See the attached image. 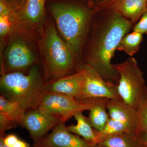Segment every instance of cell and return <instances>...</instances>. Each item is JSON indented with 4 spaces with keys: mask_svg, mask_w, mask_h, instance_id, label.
Returning a JSON list of instances; mask_svg holds the SVG:
<instances>
[{
    "mask_svg": "<svg viewBox=\"0 0 147 147\" xmlns=\"http://www.w3.org/2000/svg\"><path fill=\"white\" fill-rule=\"evenodd\" d=\"M34 145L41 147H96L70 132L63 121L55 127L50 134L34 142Z\"/></svg>",
    "mask_w": 147,
    "mask_h": 147,
    "instance_id": "cell-11",
    "label": "cell"
},
{
    "mask_svg": "<svg viewBox=\"0 0 147 147\" xmlns=\"http://www.w3.org/2000/svg\"><path fill=\"white\" fill-rule=\"evenodd\" d=\"M45 9L53 18L59 34L80 64L97 9L90 0H46Z\"/></svg>",
    "mask_w": 147,
    "mask_h": 147,
    "instance_id": "cell-2",
    "label": "cell"
},
{
    "mask_svg": "<svg viewBox=\"0 0 147 147\" xmlns=\"http://www.w3.org/2000/svg\"><path fill=\"white\" fill-rule=\"evenodd\" d=\"M85 73V82L81 95L76 98L82 103H92L100 98L121 99L117 90L118 84L104 80L91 67L82 63L79 65Z\"/></svg>",
    "mask_w": 147,
    "mask_h": 147,
    "instance_id": "cell-7",
    "label": "cell"
},
{
    "mask_svg": "<svg viewBox=\"0 0 147 147\" xmlns=\"http://www.w3.org/2000/svg\"><path fill=\"white\" fill-rule=\"evenodd\" d=\"M46 0H28L26 5L11 17L12 24L40 38L42 34Z\"/></svg>",
    "mask_w": 147,
    "mask_h": 147,
    "instance_id": "cell-9",
    "label": "cell"
},
{
    "mask_svg": "<svg viewBox=\"0 0 147 147\" xmlns=\"http://www.w3.org/2000/svg\"><path fill=\"white\" fill-rule=\"evenodd\" d=\"M94 103H82L73 98L46 92L40 98L37 107L59 116L66 122L76 113L90 111Z\"/></svg>",
    "mask_w": 147,
    "mask_h": 147,
    "instance_id": "cell-8",
    "label": "cell"
},
{
    "mask_svg": "<svg viewBox=\"0 0 147 147\" xmlns=\"http://www.w3.org/2000/svg\"><path fill=\"white\" fill-rule=\"evenodd\" d=\"M7 6L13 14L21 10L27 3L28 0H0Z\"/></svg>",
    "mask_w": 147,
    "mask_h": 147,
    "instance_id": "cell-24",
    "label": "cell"
},
{
    "mask_svg": "<svg viewBox=\"0 0 147 147\" xmlns=\"http://www.w3.org/2000/svg\"><path fill=\"white\" fill-rule=\"evenodd\" d=\"M26 112L18 104L0 96V113L22 126Z\"/></svg>",
    "mask_w": 147,
    "mask_h": 147,
    "instance_id": "cell-19",
    "label": "cell"
},
{
    "mask_svg": "<svg viewBox=\"0 0 147 147\" xmlns=\"http://www.w3.org/2000/svg\"><path fill=\"white\" fill-rule=\"evenodd\" d=\"M12 12L5 4L0 1V56L2 55L12 27Z\"/></svg>",
    "mask_w": 147,
    "mask_h": 147,
    "instance_id": "cell-18",
    "label": "cell"
},
{
    "mask_svg": "<svg viewBox=\"0 0 147 147\" xmlns=\"http://www.w3.org/2000/svg\"><path fill=\"white\" fill-rule=\"evenodd\" d=\"M106 108L110 118L119 121L126 126L129 132H137L138 127L137 111L121 99H111Z\"/></svg>",
    "mask_w": 147,
    "mask_h": 147,
    "instance_id": "cell-13",
    "label": "cell"
},
{
    "mask_svg": "<svg viewBox=\"0 0 147 147\" xmlns=\"http://www.w3.org/2000/svg\"><path fill=\"white\" fill-rule=\"evenodd\" d=\"M134 32L147 34V9L142 14L140 20L133 27Z\"/></svg>",
    "mask_w": 147,
    "mask_h": 147,
    "instance_id": "cell-25",
    "label": "cell"
},
{
    "mask_svg": "<svg viewBox=\"0 0 147 147\" xmlns=\"http://www.w3.org/2000/svg\"><path fill=\"white\" fill-rule=\"evenodd\" d=\"M138 127L136 134L141 131H147V97L137 110Z\"/></svg>",
    "mask_w": 147,
    "mask_h": 147,
    "instance_id": "cell-22",
    "label": "cell"
},
{
    "mask_svg": "<svg viewBox=\"0 0 147 147\" xmlns=\"http://www.w3.org/2000/svg\"><path fill=\"white\" fill-rule=\"evenodd\" d=\"M146 1L147 0H118L109 6L131 21L134 26L147 9Z\"/></svg>",
    "mask_w": 147,
    "mask_h": 147,
    "instance_id": "cell-14",
    "label": "cell"
},
{
    "mask_svg": "<svg viewBox=\"0 0 147 147\" xmlns=\"http://www.w3.org/2000/svg\"><path fill=\"white\" fill-rule=\"evenodd\" d=\"M143 146H144V147H146L145 146H144V145H143Z\"/></svg>",
    "mask_w": 147,
    "mask_h": 147,
    "instance_id": "cell-32",
    "label": "cell"
},
{
    "mask_svg": "<svg viewBox=\"0 0 147 147\" xmlns=\"http://www.w3.org/2000/svg\"><path fill=\"white\" fill-rule=\"evenodd\" d=\"M96 147H144L135 133L124 132L102 139Z\"/></svg>",
    "mask_w": 147,
    "mask_h": 147,
    "instance_id": "cell-16",
    "label": "cell"
},
{
    "mask_svg": "<svg viewBox=\"0 0 147 147\" xmlns=\"http://www.w3.org/2000/svg\"><path fill=\"white\" fill-rule=\"evenodd\" d=\"M18 125L19 124L16 122L0 113V137H5L6 131Z\"/></svg>",
    "mask_w": 147,
    "mask_h": 147,
    "instance_id": "cell-23",
    "label": "cell"
},
{
    "mask_svg": "<svg viewBox=\"0 0 147 147\" xmlns=\"http://www.w3.org/2000/svg\"><path fill=\"white\" fill-rule=\"evenodd\" d=\"M38 44L40 64L47 84L79 71L80 64L76 56L59 34L46 10Z\"/></svg>",
    "mask_w": 147,
    "mask_h": 147,
    "instance_id": "cell-3",
    "label": "cell"
},
{
    "mask_svg": "<svg viewBox=\"0 0 147 147\" xmlns=\"http://www.w3.org/2000/svg\"><path fill=\"white\" fill-rule=\"evenodd\" d=\"M118 0H90L92 5L97 9L112 5Z\"/></svg>",
    "mask_w": 147,
    "mask_h": 147,
    "instance_id": "cell-26",
    "label": "cell"
},
{
    "mask_svg": "<svg viewBox=\"0 0 147 147\" xmlns=\"http://www.w3.org/2000/svg\"><path fill=\"white\" fill-rule=\"evenodd\" d=\"M3 137H0V147H9L4 143L3 139Z\"/></svg>",
    "mask_w": 147,
    "mask_h": 147,
    "instance_id": "cell-30",
    "label": "cell"
},
{
    "mask_svg": "<svg viewBox=\"0 0 147 147\" xmlns=\"http://www.w3.org/2000/svg\"><path fill=\"white\" fill-rule=\"evenodd\" d=\"M3 142L7 146L12 147L18 142L19 138L14 134H10L3 137Z\"/></svg>",
    "mask_w": 147,
    "mask_h": 147,
    "instance_id": "cell-27",
    "label": "cell"
},
{
    "mask_svg": "<svg viewBox=\"0 0 147 147\" xmlns=\"http://www.w3.org/2000/svg\"><path fill=\"white\" fill-rule=\"evenodd\" d=\"M73 117L77 123L67 127L68 130L82 137L92 146H96L98 143L97 131L92 126L88 118L83 115L82 112L75 113Z\"/></svg>",
    "mask_w": 147,
    "mask_h": 147,
    "instance_id": "cell-15",
    "label": "cell"
},
{
    "mask_svg": "<svg viewBox=\"0 0 147 147\" xmlns=\"http://www.w3.org/2000/svg\"><path fill=\"white\" fill-rule=\"evenodd\" d=\"M39 39L12 24L7 43L0 56L1 74L25 72L40 64Z\"/></svg>",
    "mask_w": 147,
    "mask_h": 147,
    "instance_id": "cell-5",
    "label": "cell"
},
{
    "mask_svg": "<svg viewBox=\"0 0 147 147\" xmlns=\"http://www.w3.org/2000/svg\"><path fill=\"white\" fill-rule=\"evenodd\" d=\"M12 147H31L30 145L26 142L19 139Z\"/></svg>",
    "mask_w": 147,
    "mask_h": 147,
    "instance_id": "cell-29",
    "label": "cell"
},
{
    "mask_svg": "<svg viewBox=\"0 0 147 147\" xmlns=\"http://www.w3.org/2000/svg\"><path fill=\"white\" fill-rule=\"evenodd\" d=\"M143 34L133 31L123 36L119 43L117 50L123 51L130 56L138 52L143 40Z\"/></svg>",
    "mask_w": 147,
    "mask_h": 147,
    "instance_id": "cell-20",
    "label": "cell"
},
{
    "mask_svg": "<svg viewBox=\"0 0 147 147\" xmlns=\"http://www.w3.org/2000/svg\"><path fill=\"white\" fill-rule=\"evenodd\" d=\"M126 132H129L123 123L119 121L110 118L102 130L97 131L98 143L106 137Z\"/></svg>",
    "mask_w": 147,
    "mask_h": 147,
    "instance_id": "cell-21",
    "label": "cell"
},
{
    "mask_svg": "<svg viewBox=\"0 0 147 147\" xmlns=\"http://www.w3.org/2000/svg\"><path fill=\"white\" fill-rule=\"evenodd\" d=\"M109 99L101 98L96 101L90 110L88 118L90 123L95 130L101 131L110 118L106 112V106Z\"/></svg>",
    "mask_w": 147,
    "mask_h": 147,
    "instance_id": "cell-17",
    "label": "cell"
},
{
    "mask_svg": "<svg viewBox=\"0 0 147 147\" xmlns=\"http://www.w3.org/2000/svg\"><path fill=\"white\" fill-rule=\"evenodd\" d=\"M45 81L40 64L26 71L1 74V95L16 103L25 112L37 107L46 92Z\"/></svg>",
    "mask_w": 147,
    "mask_h": 147,
    "instance_id": "cell-4",
    "label": "cell"
},
{
    "mask_svg": "<svg viewBox=\"0 0 147 147\" xmlns=\"http://www.w3.org/2000/svg\"><path fill=\"white\" fill-rule=\"evenodd\" d=\"M113 66L119 74L117 90L120 97L137 111L147 97L143 72L132 57L121 63L113 64Z\"/></svg>",
    "mask_w": 147,
    "mask_h": 147,
    "instance_id": "cell-6",
    "label": "cell"
},
{
    "mask_svg": "<svg viewBox=\"0 0 147 147\" xmlns=\"http://www.w3.org/2000/svg\"><path fill=\"white\" fill-rule=\"evenodd\" d=\"M146 3H147V1H146Z\"/></svg>",
    "mask_w": 147,
    "mask_h": 147,
    "instance_id": "cell-33",
    "label": "cell"
},
{
    "mask_svg": "<svg viewBox=\"0 0 147 147\" xmlns=\"http://www.w3.org/2000/svg\"><path fill=\"white\" fill-rule=\"evenodd\" d=\"M63 121L59 116L36 107L26 111L22 127L28 131L31 138L35 142L46 136L49 130Z\"/></svg>",
    "mask_w": 147,
    "mask_h": 147,
    "instance_id": "cell-10",
    "label": "cell"
},
{
    "mask_svg": "<svg viewBox=\"0 0 147 147\" xmlns=\"http://www.w3.org/2000/svg\"><path fill=\"white\" fill-rule=\"evenodd\" d=\"M136 134L140 144L147 147V131H141Z\"/></svg>",
    "mask_w": 147,
    "mask_h": 147,
    "instance_id": "cell-28",
    "label": "cell"
},
{
    "mask_svg": "<svg viewBox=\"0 0 147 147\" xmlns=\"http://www.w3.org/2000/svg\"><path fill=\"white\" fill-rule=\"evenodd\" d=\"M133 26L111 7L97 9L84 45L82 63L90 66L105 81L118 84L119 74L111 60L121 40Z\"/></svg>",
    "mask_w": 147,
    "mask_h": 147,
    "instance_id": "cell-1",
    "label": "cell"
},
{
    "mask_svg": "<svg viewBox=\"0 0 147 147\" xmlns=\"http://www.w3.org/2000/svg\"><path fill=\"white\" fill-rule=\"evenodd\" d=\"M33 147H41L37 146H35V145H34Z\"/></svg>",
    "mask_w": 147,
    "mask_h": 147,
    "instance_id": "cell-31",
    "label": "cell"
},
{
    "mask_svg": "<svg viewBox=\"0 0 147 147\" xmlns=\"http://www.w3.org/2000/svg\"><path fill=\"white\" fill-rule=\"evenodd\" d=\"M85 82V71L79 66V70L76 73L47 84L46 92L76 99L82 93Z\"/></svg>",
    "mask_w": 147,
    "mask_h": 147,
    "instance_id": "cell-12",
    "label": "cell"
}]
</instances>
